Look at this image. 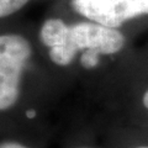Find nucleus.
I'll list each match as a JSON object with an SVG mask.
<instances>
[{
	"instance_id": "2",
	"label": "nucleus",
	"mask_w": 148,
	"mask_h": 148,
	"mask_svg": "<svg viewBox=\"0 0 148 148\" xmlns=\"http://www.w3.org/2000/svg\"><path fill=\"white\" fill-rule=\"evenodd\" d=\"M31 56L32 47L24 36L0 35V114L14 110L18 104Z\"/></svg>"
},
{
	"instance_id": "6",
	"label": "nucleus",
	"mask_w": 148,
	"mask_h": 148,
	"mask_svg": "<svg viewBox=\"0 0 148 148\" xmlns=\"http://www.w3.org/2000/svg\"><path fill=\"white\" fill-rule=\"evenodd\" d=\"M111 148H148V137L137 135L131 138H123Z\"/></svg>"
},
{
	"instance_id": "9",
	"label": "nucleus",
	"mask_w": 148,
	"mask_h": 148,
	"mask_svg": "<svg viewBox=\"0 0 148 148\" xmlns=\"http://www.w3.org/2000/svg\"><path fill=\"white\" fill-rule=\"evenodd\" d=\"M142 105H143V108H145V110L148 112V89L145 91V94L142 96Z\"/></svg>"
},
{
	"instance_id": "7",
	"label": "nucleus",
	"mask_w": 148,
	"mask_h": 148,
	"mask_svg": "<svg viewBox=\"0 0 148 148\" xmlns=\"http://www.w3.org/2000/svg\"><path fill=\"white\" fill-rule=\"evenodd\" d=\"M0 148H38L25 138H5L0 141Z\"/></svg>"
},
{
	"instance_id": "5",
	"label": "nucleus",
	"mask_w": 148,
	"mask_h": 148,
	"mask_svg": "<svg viewBox=\"0 0 148 148\" xmlns=\"http://www.w3.org/2000/svg\"><path fill=\"white\" fill-rule=\"evenodd\" d=\"M29 0H0V17L12 15L25 6Z\"/></svg>"
},
{
	"instance_id": "8",
	"label": "nucleus",
	"mask_w": 148,
	"mask_h": 148,
	"mask_svg": "<svg viewBox=\"0 0 148 148\" xmlns=\"http://www.w3.org/2000/svg\"><path fill=\"white\" fill-rule=\"evenodd\" d=\"M68 148H101V147H99L94 141H90L88 138H82V140H77L74 143H72Z\"/></svg>"
},
{
	"instance_id": "4",
	"label": "nucleus",
	"mask_w": 148,
	"mask_h": 148,
	"mask_svg": "<svg viewBox=\"0 0 148 148\" xmlns=\"http://www.w3.org/2000/svg\"><path fill=\"white\" fill-rule=\"evenodd\" d=\"M68 27L69 25H67L61 18H49V20L45 21L40 32L41 42L48 49L59 47L67 38Z\"/></svg>"
},
{
	"instance_id": "3",
	"label": "nucleus",
	"mask_w": 148,
	"mask_h": 148,
	"mask_svg": "<svg viewBox=\"0 0 148 148\" xmlns=\"http://www.w3.org/2000/svg\"><path fill=\"white\" fill-rule=\"evenodd\" d=\"M72 8L90 21L112 29L148 15V0H72Z\"/></svg>"
},
{
	"instance_id": "1",
	"label": "nucleus",
	"mask_w": 148,
	"mask_h": 148,
	"mask_svg": "<svg viewBox=\"0 0 148 148\" xmlns=\"http://www.w3.org/2000/svg\"><path fill=\"white\" fill-rule=\"evenodd\" d=\"M125 36L117 29L100 25L98 22H78L69 25L64 43L48 49L49 59L58 67H68L77 54L85 52L99 56L119 53L125 46Z\"/></svg>"
}]
</instances>
